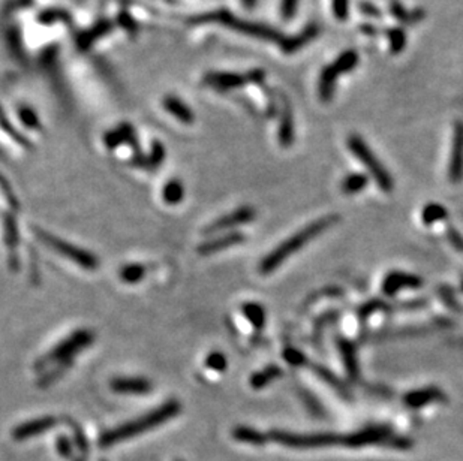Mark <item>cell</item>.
Wrapping results in <instances>:
<instances>
[{
  "label": "cell",
  "instance_id": "cell-1",
  "mask_svg": "<svg viewBox=\"0 0 463 461\" xmlns=\"http://www.w3.org/2000/svg\"><path fill=\"white\" fill-rule=\"evenodd\" d=\"M338 222H339V216L329 214V216L320 217V219H316L311 225L305 226L303 229L297 231L294 236H291L288 240L282 241L276 249H273L270 254L261 260L258 265L260 274L265 276V274L276 272L279 265L282 263H285L289 256H293L296 252L303 249L309 241H312L313 238L321 236L322 232L330 229L331 226L336 225Z\"/></svg>",
  "mask_w": 463,
  "mask_h": 461
},
{
  "label": "cell",
  "instance_id": "cell-2",
  "mask_svg": "<svg viewBox=\"0 0 463 461\" xmlns=\"http://www.w3.org/2000/svg\"><path fill=\"white\" fill-rule=\"evenodd\" d=\"M180 409H182V406H180L178 402H176V400H169V402L161 404L156 409H153V411L140 416V418H136L130 422H125L122 425H119V427L104 433L99 439V445L102 448H107L110 445H114V443L117 442L132 439L135 436H138V434L141 433H145L152 429H156L159 427V425H162L164 422L169 421L171 418H174L176 415H178Z\"/></svg>",
  "mask_w": 463,
  "mask_h": 461
},
{
  "label": "cell",
  "instance_id": "cell-3",
  "mask_svg": "<svg viewBox=\"0 0 463 461\" xmlns=\"http://www.w3.org/2000/svg\"><path fill=\"white\" fill-rule=\"evenodd\" d=\"M189 23L192 24H203V23H218L222 25H228L229 29H233L236 32L249 34V37L254 38H260L265 39L270 42H278L282 43L285 41V38L282 37V33L276 29H271L269 25H264L260 23H251V21H245L240 20L237 17H234L229 11L227 10H219V11H213L209 14H203L195 17Z\"/></svg>",
  "mask_w": 463,
  "mask_h": 461
},
{
  "label": "cell",
  "instance_id": "cell-4",
  "mask_svg": "<svg viewBox=\"0 0 463 461\" xmlns=\"http://www.w3.org/2000/svg\"><path fill=\"white\" fill-rule=\"evenodd\" d=\"M93 340H95V334L90 329H76L75 333L68 336L65 340L56 345L48 354L39 358L35 364V369L42 370L47 369L48 365L72 364L75 356L84 351L85 347H89Z\"/></svg>",
  "mask_w": 463,
  "mask_h": 461
},
{
  "label": "cell",
  "instance_id": "cell-5",
  "mask_svg": "<svg viewBox=\"0 0 463 461\" xmlns=\"http://www.w3.org/2000/svg\"><path fill=\"white\" fill-rule=\"evenodd\" d=\"M35 236L38 237V240L42 243V245L50 247L51 250H54L56 254L62 255L63 258L72 260L74 264L80 265L84 269H88V272H95V269H98L99 259L96 255H93L92 252L81 249V247H76L71 245V243H68L62 238H57L53 236V234L45 232L39 228L35 229Z\"/></svg>",
  "mask_w": 463,
  "mask_h": 461
},
{
  "label": "cell",
  "instance_id": "cell-6",
  "mask_svg": "<svg viewBox=\"0 0 463 461\" xmlns=\"http://www.w3.org/2000/svg\"><path fill=\"white\" fill-rule=\"evenodd\" d=\"M348 147L351 153H353L356 158L364 165L366 170L371 172V176L376 181V185L380 186V189L384 190V192H391L394 187L391 176L389 174V171L385 170L384 165L378 161V158L373 154V152L369 149V145L362 140V136L351 135L348 138Z\"/></svg>",
  "mask_w": 463,
  "mask_h": 461
},
{
  "label": "cell",
  "instance_id": "cell-7",
  "mask_svg": "<svg viewBox=\"0 0 463 461\" xmlns=\"http://www.w3.org/2000/svg\"><path fill=\"white\" fill-rule=\"evenodd\" d=\"M255 210L252 207H240L237 210L231 212L225 216L219 217V219L214 221L213 223H210L207 228L204 229L205 234H214V232H222V231H227V229H233L236 226H242L249 223L255 219Z\"/></svg>",
  "mask_w": 463,
  "mask_h": 461
},
{
  "label": "cell",
  "instance_id": "cell-8",
  "mask_svg": "<svg viewBox=\"0 0 463 461\" xmlns=\"http://www.w3.org/2000/svg\"><path fill=\"white\" fill-rule=\"evenodd\" d=\"M449 178L451 183L463 180V123L457 121L453 129L451 153L449 163Z\"/></svg>",
  "mask_w": 463,
  "mask_h": 461
},
{
  "label": "cell",
  "instance_id": "cell-9",
  "mask_svg": "<svg viewBox=\"0 0 463 461\" xmlns=\"http://www.w3.org/2000/svg\"><path fill=\"white\" fill-rule=\"evenodd\" d=\"M423 285V280L420 277L404 273V272H391L390 274L385 276L382 282V291L389 297L399 294L402 289H415Z\"/></svg>",
  "mask_w": 463,
  "mask_h": 461
},
{
  "label": "cell",
  "instance_id": "cell-10",
  "mask_svg": "<svg viewBox=\"0 0 463 461\" xmlns=\"http://www.w3.org/2000/svg\"><path fill=\"white\" fill-rule=\"evenodd\" d=\"M246 83H251L249 74L240 75V74H231V72H212L204 76V84L218 92L234 90V89H238V87L245 85Z\"/></svg>",
  "mask_w": 463,
  "mask_h": 461
},
{
  "label": "cell",
  "instance_id": "cell-11",
  "mask_svg": "<svg viewBox=\"0 0 463 461\" xmlns=\"http://www.w3.org/2000/svg\"><path fill=\"white\" fill-rule=\"evenodd\" d=\"M56 422H57V420L51 415L41 416V418L28 421V422L19 425V427L14 430V433H12L14 439L15 440H28L30 438H35V436H38V434L45 433V431L53 429Z\"/></svg>",
  "mask_w": 463,
  "mask_h": 461
},
{
  "label": "cell",
  "instance_id": "cell-12",
  "mask_svg": "<svg viewBox=\"0 0 463 461\" xmlns=\"http://www.w3.org/2000/svg\"><path fill=\"white\" fill-rule=\"evenodd\" d=\"M243 241H245V236L242 232H227L224 234V236L209 240V241L203 243V245H200L198 254L203 256H209L213 254H218V252L242 245Z\"/></svg>",
  "mask_w": 463,
  "mask_h": 461
},
{
  "label": "cell",
  "instance_id": "cell-13",
  "mask_svg": "<svg viewBox=\"0 0 463 461\" xmlns=\"http://www.w3.org/2000/svg\"><path fill=\"white\" fill-rule=\"evenodd\" d=\"M111 389L117 394H147L152 391V382L145 378H116L111 380Z\"/></svg>",
  "mask_w": 463,
  "mask_h": 461
},
{
  "label": "cell",
  "instance_id": "cell-14",
  "mask_svg": "<svg viewBox=\"0 0 463 461\" xmlns=\"http://www.w3.org/2000/svg\"><path fill=\"white\" fill-rule=\"evenodd\" d=\"M445 394L444 391L436 387H427L424 389H414L409 391V393L404 397V403L409 407H423L426 404L436 403V402H444Z\"/></svg>",
  "mask_w": 463,
  "mask_h": 461
},
{
  "label": "cell",
  "instance_id": "cell-15",
  "mask_svg": "<svg viewBox=\"0 0 463 461\" xmlns=\"http://www.w3.org/2000/svg\"><path fill=\"white\" fill-rule=\"evenodd\" d=\"M131 144L134 149H136V136L134 132V127L127 123L120 125L114 129L108 130L104 135V145L108 150H116L117 147Z\"/></svg>",
  "mask_w": 463,
  "mask_h": 461
},
{
  "label": "cell",
  "instance_id": "cell-16",
  "mask_svg": "<svg viewBox=\"0 0 463 461\" xmlns=\"http://www.w3.org/2000/svg\"><path fill=\"white\" fill-rule=\"evenodd\" d=\"M318 32H320L318 24H315V23L307 24L302 32L296 34V37L288 38V39L282 42L280 47H282V50H284L285 54H293V53H296L297 50L303 48L306 43L313 41L316 34H318Z\"/></svg>",
  "mask_w": 463,
  "mask_h": 461
},
{
  "label": "cell",
  "instance_id": "cell-17",
  "mask_svg": "<svg viewBox=\"0 0 463 461\" xmlns=\"http://www.w3.org/2000/svg\"><path fill=\"white\" fill-rule=\"evenodd\" d=\"M165 159V149L159 141H154L152 144V150L147 156L144 154H136L132 158V165L134 167L144 168V170H156L161 167V163Z\"/></svg>",
  "mask_w": 463,
  "mask_h": 461
},
{
  "label": "cell",
  "instance_id": "cell-18",
  "mask_svg": "<svg viewBox=\"0 0 463 461\" xmlns=\"http://www.w3.org/2000/svg\"><path fill=\"white\" fill-rule=\"evenodd\" d=\"M338 346H339V352L342 356V361H344V367L348 373V376L351 379H357L360 375V367H358V361H357L356 346L351 343L348 338H344V337H339Z\"/></svg>",
  "mask_w": 463,
  "mask_h": 461
},
{
  "label": "cell",
  "instance_id": "cell-19",
  "mask_svg": "<svg viewBox=\"0 0 463 461\" xmlns=\"http://www.w3.org/2000/svg\"><path fill=\"white\" fill-rule=\"evenodd\" d=\"M162 105L169 112L171 116L176 117L178 121H182L185 125H192L195 116L194 111L186 105V103L177 98V96H165L162 101Z\"/></svg>",
  "mask_w": 463,
  "mask_h": 461
},
{
  "label": "cell",
  "instance_id": "cell-20",
  "mask_svg": "<svg viewBox=\"0 0 463 461\" xmlns=\"http://www.w3.org/2000/svg\"><path fill=\"white\" fill-rule=\"evenodd\" d=\"M111 30H113V23L108 20H101L96 25H93L88 32L80 34L79 38V47L80 50H89L93 43L102 37H105Z\"/></svg>",
  "mask_w": 463,
  "mask_h": 461
},
{
  "label": "cell",
  "instance_id": "cell-21",
  "mask_svg": "<svg viewBox=\"0 0 463 461\" xmlns=\"http://www.w3.org/2000/svg\"><path fill=\"white\" fill-rule=\"evenodd\" d=\"M284 107H282L280 127H279V143L284 147H289L294 141V120L293 111L289 108V103L284 99Z\"/></svg>",
  "mask_w": 463,
  "mask_h": 461
},
{
  "label": "cell",
  "instance_id": "cell-22",
  "mask_svg": "<svg viewBox=\"0 0 463 461\" xmlns=\"http://www.w3.org/2000/svg\"><path fill=\"white\" fill-rule=\"evenodd\" d=\"M339 74L336 72V69L331 66H325L321 72L320 76V83H318V92H320V98L324 102H329L334 93V85H336Z\"/></svg>",
  "mask_w": 463,
  "mask_h": 461
},
{
  "label": "cell",
  "instance_id": "cell-23",
  "mask_svg": "<svg viewBox=\"0 0 463 461\" xmlns=\"http://www.w3.org/2000/svg\"><path fill=\"white\" fill-rule=\"evenodd\" d=\"M282 376V369L276 364H270L267 367L256 371L255 375L251 378L249 384L254 389H263L267 385H270L271 382L279 379Z\"/></svg>",
  "mask_w": 463,
  "mask_h": 461
},
{
  "label": "cell",
  "instance_id": "cell-24",
  "mask_svg": "<svg viewBox=\"0 0 463 461\" xmlns=\"http://www.w3.org/2000/svg\"><path fill=\"white\" fill-rule=\"evenodd\" d=\"M3 237L6 247L10 249L12 254V259H15V250L19 247V241H20V234H19V225H17L15 217L12 214H6L5 221H3Z\"/></svg>",
  "mask_w": 463,
  "mask_h": 461
},
{
  "label": "cell",
  "instance_id": "cell-25",
  "mask_svg": "<svg viewBox=\"0 0 463 461\" xmlns=\"http://www.w3.org/2000/svg\"><path fill=\"white\" fill-rule=\"evenodd\" d=\"M185 198V187L180 180H169L165 183L164 189H162V199L168 205H177L183 201Z\"/></svg>",
  "mask_w": 463,
  "mask_h": 461
},
{
  "label": "cell",
  "instance_id": "cell-26",
  "mask_svg": "<svg viewBox=\"0 0 463 461\" xmlns=\"http://www.w3.org/2000/svg\"><path fill=\"white\" fill-rule=\"evenodd\" d=\"M145 274H147V267L143 264H126L122 268H120L119 276L122 279L123 283L127 285H135L141 282Z\"/></svg>",
  "mask_w": 463,
  "mask_h": 461
},
{
  "label": "cell",
  "instance_id": "cell-27",
  "mask_svg": "<svg viewBox=\"0 0 463 461\" xmlns=\"http://www.w3.org/2000/svg\"><path fill=\"white\" fill-rule=\"evenodd\" d=\"M242 311L245 318L251 322L256 329H263L265 325V310L258 303H245Z\"/></svg>",
  "mask_w": 463,
  "mask_h": 461
},
{
  "label": "cell",
  "instance_id": "cell-28",
  "mask_svg": "<svg viewBox=\"0 0 463 461\" xmlns=\"http://www.w3.org/2000/svg\"><path fill=\"white\" fill-rule=\"evenodd\" d=\"M366 186H367V177L364 176V174L356 172V174H349V176H347L344 181H342L340 187H342V192H344L345 195H354V194L362 192Z\"/></svg>",
  "mask_w": 463,
  "mask_h": 461
},
{
  "label": "cell",
  "instance_id": "cell-29",
  "mask_svg": "<svg viewBox=\"0 0 463 461\" xmlns=\"http://www.w3.org/2000/svg\"><path fill=\"white\" fill-rule=\"evenodd\" d=\"M358 60H360V57L357 54V51L348 50V51H344V53H342L336 60H334L331 66L336 69V72L340 75V74L353 71V69L358 65Z\"/></svg>",
  "mask_w": 463,
  "mask_h": 461
},
{
  "label": "cell",
  "instance_id": "cell-30",
  "mask_svg": "<svg viewBox=\"0 0 463 461\" xmlns=\"http://www.w3.org/2000/svg\"><path fill=\"white\" fill-rule=\"evenodd\" d=\"M390 11H391L394 19H398L400 23H405V24L417 23L420 20H423V17H424V12L418 11V10L414 11V12H408L399 2H391Z\"/></svg>",
  "mask_w": 463,
  "mask_h": 461
},
{
  "label": "cell",
  "instance_id": "cell-31",
  "mask_svg": "<svg viewBox=\"0 0 463 461\" xmlns=\"http://www.w3.org/2000/svg\"><path fill=\"white\" fill-rule=\"evenodd\" d=\"M233 436L236 440L245 442V443H252V445H263L265 442V436L261 434L260 431H256L255 429L249 427H237L233 431Z\"/></svg>",
  "mask_w": 463,
  "mask_h": 461
},
{
  "label": "cell",
  "instance_id": "cell-32",
  "mask_svg": "<svg viewBox=\"0 0 463 461\" xmlns=\"http://www.w3.org/2000/svg\"><path fill=\"white\" fill-rule=\"evenodd\" d=\"M445 217H447V210H445V207L441 204H427L424 207V210L422 213V219L424 225H433L440 221H444Z\"/></svg>",
  "mask_w": 463,
  "mask_h": 461
},
{
  "label": "cell",
  "instance_id": "cell-33",
  "mask_svg": "<svg viewBox=\"0 0 463 461\" xmlns=\"http://www.w3.org/2000/svg\"><path fill=\"white\" fill-rule=\"evenodd\" d=\"M389 41H390V50L393 51L394 54H398L407 45V32L402 28L390 29L389 30Z\"/></svg>",
  "mask_w": 463,
  "mask_h": 461
},
{
  "label": "cell",
  "instance_id": "cell-34",
  "mask_svg": "<svg viewBox=\"0 0 463 461\" xmlns=\"http://www.w3.org/2000/svg\"><path fill=\"white\" fill-rule=\"evenodd\" d=\"M313 370L316 371V375H318V376L325 382V384H329V385L333 387L334 389H338L339 393H342V394H347V393H348L347 388H345V385L342 384V380L338 379L336 376H334L333 373L329 371L327 369L321 367V365H315Z\"/></svg>",
  "mask_w": 463,
  "mask_h": 461
},
{
  "label": "cell",
  "instance_id": "cell-35",
  "mask_svg": "<svg viewBox=\"0 0 463 461\" xmlns=\"http://www.w3.org/2000/svg\"><path fill=\"white\" fill-rule=\"evenodd\" d=\"M205 367L218 373L225 371L228 367V358L222 352L213 351L212 354H209L207 358H205Z\"/></svg>",
  "mask_w": 463,
  "mask_h": 461
},
{
  "label": "cell",
  "instance_id": "cell-36",
  "mask_svg": "<svg viewBox=\"0 0 463 461\" xmlns=\"http://www.w3.org/2000/svg\"><path fill=\"white\" fill-rule=\"evenodd\" d=\"M19 117L20 120L24 123V126H28L29 129H41V121L39 117L37 116V112L33 111L29 107H23L19 111Z\"/></svg>",
  "mask_w": 463,
  "mask_h": 461
},
{
  "label": "cell",
  "instance_id": "cell-37",
  "mask_svg": "<svg viewBox=\"0 0 463 461\" xmlns=\"http://www.w3.org/2000/svg\"><path fill=\"white\" fill-rule=\"evenodd\" d=\"M0 126H2V129L5 130V132L10 134L17 143L21 144L23 147H25V149H30V143L28 140H24V138L19 132H17V130L10 123H8V120L3 116V111L2 110H0Z\"/></svg>",
  "mask_w": 463,
  "mask_h": 461
},
{
  "label": "cell",
  "instance_id": "cell-38",
  "mask_svg": "<svg viewBox=\"0 0 463 461\" xmlns=\"http://www.w3.org/2000/svg\"><path fill=\"white\" fill-rule=\"evenodd\" d=\"M70 19L71 17L68 15V12L62 10H47L44 12H41L38 17V20L44 24H51L57 20H70Z\"/></svg>",
  "mask_w": 463,
  "mask_h": 461
},
{
  "label": "cell",
  "instance_id": "cell-39",
  "mask_svg": "<svg viewBox=\"0 0 463 461\" xmlns=\"http://www.w3.org/2000/svg\"><path fill=\"white\" fill-rule=\"evenodd\" d=\"M0 189H2V192H3L5 198H6L8 204H10L14 208V210H19V208H20L19 199H17L11 185L6 181V178L2 176V174H0Z\"/></svg>",
  "mask_w": 463,
  "mask_h": 461
},
{
  "label": "cell",
  "instance_id": "cell-40",
  "mask_svg": "<svg viewBox=\"0 0 463 461\" xmlns=\"http://www.w3.org/2000/svg\"><path fill=\"white\" fill-rule=\"evenodd\" d=\"M298 0H282L280 2V17L284 21H291L297 12Z\"/></svg>",
  "mask_w": 463,
  "mask_h": 461
},
{
  "label": "cell",
  "instance_id": "cell-41",
  "mask_svg": "<svg viewBox=\"0 0 463 461\" xmlns=\"http://www.w3.org/2000/svg\"><path fill=\"white\" fill-rule=\"evenodd\" d=\"M284 360L289 365H294V367H300V365H303L306 362L305 355L297 349H293V347H288V349L284 351Z\"/></svg>",
  "mask_w": 463,
  "mask_h": 461
},
{
  "label": "cell",
  "instance_id": "cell-42",
  "mask_svg": "<svg viewBox=\"0 0 463 461\" xmlns=\"http://www.w3.org/2000/svg\"><path fill=\"white\" fill-rule=\"evenodd\" d=\"M381 309H384V303L375 300L372 303L364 304V306L360 309L358 316H360V319H367V318H371L375 311H378Z\"/></svg>",
  "mask_w": 463,
  "mask_h": 461
},
{
  "label": "cell",
  "instance_id": "cell-43",
  "mask_svg": "<svg viewBox=\"0 0 463 461\" xmlns=\"http://www.w3.org/2000/svg\"><path fill=\"white\" fill-rule=\"evenodd\" d=\"M447 238L450 241V245L454 249H456L459 254L463 255V236H462V234L457 229H454V228H451V226H449V228H447Z\"/></svg>",
  "mask_w": 463,
  "mask_h": 461
},
{
  "label": "cell",
  "instance_id": "cell-44",
  "mask_svg": "<svg viewBox=\"0 0 463 461\" xmlns=\"http://www.w3.org/2000/svg\"><path fill=\"white\" fill-rule=\"evenodd\" d=\"M333 12L336 19L344 21L348 19V0H333Z\"/></svg>",
  "mask_w": 463,
  "mask_h": 461
},
{
  "label": "cell",
  "instance_id": "cell-45",
  "mask_svg": "<svg viewBox=\"0 0 463 461\" xmlns=\"http://www.w3.org/2000/svg\"><path fill=\"white\" fill-rule=\"evenodd\" d=\"M57 451L60 455L63 457H72V448H71V440L66 438H60L57 440Z\"/></svg>",
  "mask_w": 463,
  "mask_h": 461
},
{
  "label": "cell",
  "instance_id": "cell-46",
  "mask_svg": "<svg viewBox=\"0 0 463 461\" xmlns=\"http://www.w3.org/2000/svg\"><path fill=\"white\" fill-rule=\"evenodd\" d=\"M72 427H74V433H75V442H76V445H79V448L83 451V452H88V442H85V438H84V433L76 427L75 424H72Z\"/></svg>",
  "mask_w": 463,
  "mask_h": 461
},
{
  "label": "cell",
  "instance_id": "cell-47",
  "mask_svg": "<svg viewBox=\"0 0 463 461\" xmlns=\"http://www.w3.org/2000/svg\"><path fill=\"white\" fill-rule=\"evenodd\" d=\"M360 10H362V11H363L366 15L375 17V19H378V17H380V11L376 10L375 6L369 5V3H362V5H360Z\"/></svg>",
  "mask_w": 463,
  "mask_h": 461
},
{
  "label": "cell",
  "instance_id": "cell-48",
  "mask_svg": "<svg viewBox=\"0 0 463 461\" xmlns=\"http://www.w3.org/2000/svg\"><path fill=\"white\" fill-rule=\"evenodd\" d=\"M120 21H122L123 23V28L126 29V30H130V32H135V23L132 21V19H131V17H127V15H122V17H120Z\"/></svg>",
  "mask_w": 463,
  "mask_h": 461
},
{
  "label": "cell",
  "instance_id": "cell-49",
  "mask_svg": "<svg viewBox=\"0 0 463 461\" xmlns=\"http://www.w3.org/2000/svg\"><path fill=\"white\" fill-rule=\"evenodd\" d=\"M362 32H363V33H367V34H376V28H375V25L363 24V25H362Z\"/></svg>",
  "mask_w": 463,
  "mask_h": 461
},
{
  "label": "cell",
  "instance_id": "cell-50",
  "mask_svg": "<svg viewBox=\"0 0 463 461\" xmlns=\"http://www.w3.org/2000/svg\"><path fill=\"white\" fill-rule=\"evenodd\" d=\"M242 2H243L246 10H251V11L254 10L255 5H256V0H242Z\"/></svg>",
  "mask_w": 463,
  "mask_h": 461
},
{
  "label": "cell",
  "instance_id": "cell-51",
  "mask_svg": "<svg viewBox=\"0 0 463 461\" xmlns=\"http://www.w3.org/2000/svg\"><path fill=\"white\" fill-rule=\"evenodd\" d=\"M75 461H81V460H75Z\"/></svg>",
  "mask_w": 463,
  "mask_h": 461
},
{
  "label": "cell",
  "instance_id": "cell-52",
  "mask_svg": "<svg viewBox=\"0 0 463 461\" xmlns=\"http://www.w3.org/2000/svg\"><path fill=\"white\" fill-rule=\"evenodd\" d=\"M462 288H463V283H462Z\"/></svg>",
  "mask_w": 463,
  "mask_h": 461
}]
</instances>
